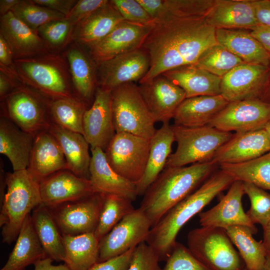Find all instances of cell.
I'll list each match as a JSON object with an SVG mask.
<instances>
[{"label":"cell","instance_id":"obj_29","mask_svg":"<svg viewBox=\"0 0 270 270\" xmlns=\"http://www.w3.org/2000/svg\"><path fill=\"white\" fill-rule=\"evenodd\" d=\"M34 136L26 132L6 117L0 118V153L8 158L13 171L27 169Z\"/></svg>","mask_w":270,"mask_h":270},{"label":"cell","instance_id":"obj_52","mask_svg":"<svg viewBox=\"0 0 270 270\" xmlns=\"http://www.w3.org/2000/svg\"><path fill=\"white\" fill-rule=\"evenodd\" d=\"M14 60L12 50L4 38L0 34V66L14 70Z\"/></svg>","mask_w":270,"mask_h":270},{"label":"cell","instance_id":"obj_37","mask_svg":"<svg viewBox=\"0 0 270 270\" xmlns=\"http://www.w3.org/2000/svg\"><path fill=\"white\" fill-rule=\"evenodd\" d=\"M232 244L249 270H264L267 252L262 241H256L253 234L258 230L244 226H234L225 229Z\"/></svg>","mask_w":270,"mask_h":270},{"label":"cell","instance_id":"obj_23","mask_svg":"<svg viewBox=\"0 0 270 270\" xmlns=\"http://www.w3.org/2000/svg\"><path fill=\"white\" fill-rule=\"evenodd\" d=\"M90 180L96 192L135 200L138 196L136 184L122 176L112 168L103 150L90 148Z\"/></svg>","mask_w":270,"mask_h":270},{"label":"cell","instance_id":"obj_19","mask_svg":"<svg viewBox=\"0 0 270 270\" xmlns=\"http://www.w3.org/2000/svg\"><path fill=\"white\" fill-rule=\"evenodd\" d=\"M42 204L50 208L96 192L90 180L68 170L58 171L40 183Z\"/></svg>","mask_w":270,"mask_h":270},{"label":"cell","instance_id":"obj_46","mask_svg":"<svg viewBox=\"0 0 270 270\" xmlns=\"http://www.w3.org/2000/svg\"><path fill=\"white\" fill-rule=\"evenodd\" d=\"M159 262L154 250L144 242L134 248L126 270H162Z\"/></svg>","mask_w":270,"mask_h":270},{"label":"cell","instance_id":"obj_9","mask_svg":"<svg viewBox=\"0 0 270 270\" xmlns=\"http://www.w3.org/2000/svg\"><path fill=\"white\" fill-rule=\"evenodd\" d=\"M50 100L26 85H16L3 100L2 115L22 130L35 136L48 130L52 122L48 110Z\"/></svg>","mask_w":270,"mask_h":270},{"label":"cell","instance_id":"obj_14","mask_svg":"<svg viewBox=\"0 0 270 270\" xmlns=\"http://www.w3.org/2000/svg\"><path fill=\"white\" fill-rule=\"evenodd\" d=\"M152 24L122 21L106 36L88 46L90 57L97 66L142 48Z\"/></svg>","mask_w":270,"mask_h":270},{"label":"cell","instance_id":"obj_54","mask_svg":"<svg viewBox=\"0 0 270 270\" xmlns=\"http://www.w3.org/2000/svg\"><path fill=\"white\" fill-rule=\"evenodd\" d=\"M16 85L7 71L0 69V96L3 100L14 89Z\"/></svg>","mask_w":270,"mask_h":270},{"label":"cell","instance_id":"obj_30","mask_svg":"<svg viewBox=\"0 0 270 270\" xmlns=\"http://www.w3.org/2000/svg\"><path fill=\"white\" fill-rule=\"evenodd\" d=\"M218 44L244 63L268 66L270 54L250 33L242 29H216Z\"/></svg>","mask_w":270,"mask_h":270},{"label":"cell","instance_id":"obj_7","mask_svg":"<svg viewBox=\"0 0 270 270\" xmlns=\"http://www.w3.org/2000/svg\"><path fill=\"white\" fill-rule=\"evenodd\" d=\"M188 248L212 270H244L246 267L225 229L201 226L190 230Z\"/></svg>","mask_w":270,"mask_h":270},{"label":"cell","instance_id":"obj_53","mask_svg":"<svg viewBox=\"0 0 270 270\" xmlns=\"http://www.w3.org/2000/svg\"><path fill=\"white\" fill-rule=\"evenodd\" d=\"M250 33L270 54V26L258 24Z\"/></svg>","mask_w":270,"mask_h":270},{"label":"cell","instance_id":"obj_49","mask_svg":"<svg viewBox=\"0 0 270 270\" xmlns=\"http://www.w3.org/2000/svg\"><path fill=\"white\" fill-rule=\"evenodd\" d=\"M136 247L132 248L118 256L103 262H98L88 270H126L130 266L132 253Z\"/></svg>","mask_w":270,"mask_h":270},{"label":"cell","instance_id":"obj_22","mask_svg":"<svg viewBox=\"0 0 270 270\" xmlns=\"http://www.w3.org/2000/svg\"><path fill=\"white\" fill-rule=\"evenodd\" d=\"M0 32L10 47L14 60L48 53L49 47L38 32L28 27L12 11L0 16Z\"/></svg>","mask_w":270,"mask_h":270},{"label":"cell","instance_id":"obj_33","mask_svg":"<svg viewBox=\"0 0 270 270\" xmlns=\"http://www.w3.org/2000/svg\"><path fill=\"white\" fill-rule=\"evenodd\" d=\"M47 258L34 228L31 214L25 219L14 246L0 270H24L28 266Z\"/></svg>","mask_w":270,"mask_h":270},{"label":"cell","instance_id":"obj_56","mask_svg":"<svg viewBox=\"0 0 270 270\" xmlns=\"http://www.w3.org/2000/svg\"><path fill=\"white\" fill-rule=\"evenodd\" d=\"M52 262L53 260L48 257L42 259L34 264V270H70L64 264L55 266L52 264Z\"/></svg>","mask_w":270,"mask_h":270},{"label":"cell","instance_id":"obj_31","mask_svg":"<svg viewBox=\"0 0 270 270\" xmlns=\"http://www.w3.org/2000/svg\"><path fill=\"white\" fill-rule=\"evenodd\" d=\"M174 142V132L170 123L162 124L150 140V149L146 166L140 181L136 184L138 196L144 194L165 168L171 154Z\"/></svg>","mask_w":270,"mask_h":270},{"label":"cell","instance_id":"obj_5","mask_svg":"<svg viewBox=\"0 0 270 270\" xmlns=\"http://www.w3.org/2000/svg\"><path fill=\"white\" fill-rule=\"evenodd\" d=\"M16 74L22 82L46 98L56 100L74 96L64 60L46 53L14 60Z\"/></svg>","mask_w":270,"mask_h":270},{"label":"cell","instance_id":"obj_11","mask_svg":"<svg viewBox=\"0 0 270 270\" xmlns=\"http://www.w3.org/2000/svg\"><path fill=\"white\" fill-rule=\"evenodd\" d=\"M152 224L138 208L125 216L99 241L101 262L124 254L146 242Z\"/></svg>","mask_w":270,"mask_h":270},{"label":"cell","instance_id":"obj_25","mask_svg":"<svg viewBox=\"0 0 270 270\" xmlns=\"http://www.w3.org/2000/svg\"><path fill=\"white\" fill-rule=\"evenodd\" d=\"M206 22L216 29L251 30L259 24L252 0H214Z\"/></svg>","mask_w":270,"mask_h":270},{"label":"cell","instance_id":"obj_43","mask_svg":"<svg viewBox=\"0 0 270 270\" xmlns=\"http://www.w3.org/2000/svg\"><path fill=\"white\" fill-rule=\"evenodd\" d=\"M243 183L244 194L250 202L246 214L254 224L264 227L270 220V194L252 184Z\"/></svg>","mask_w":270,"mask_h":270},{"label":"cell","instance_id":"obj_47","mask_svg":"<svg viewBox=\"0 0 270 270\" xmlns=\"http://www.w3.org/2000/svg\"><path fill=\"white\" fill-rule=\"evenodd\" d=\"M124 20L145 25H152L154 20L137 0H111Z\"/></svg>","mask_w":270,"mask_h":270},{"label":"cell","instance_id":"obj_3","mask_svg":"<svg viewBox=\"0 0 270 270\" xmlns=\"http://www.w3.org/2000/svg\"><path fill=\"white\" fill-rule=\"evenodd\" d=\"M234 180L221 170L215 172L196 190L170 209L152 226L146 242L160 261H166L182 228L219 194L227 189Z\"/></svg>","mask_w":270,"mask_h":270},{"label":"cell","instance_id":"obj_20","mask_svg":"<svg viewBox=\"0 0 270 270\" xmlns=\"http://www.w3.org/2000/svg\"><path fill=\"white\" fill-rule=\"evenodd\" d=\"M244 194L243 182L234 180L216 205L198 214L200 226L226 229L231 226H244L258 230L244 210L242 198Z\"/></svg>","mask_w":270,"mask_h":270},{"label":"cell","instance_id":"obj_35","mask_svg":"<svg viewBox=\"0 0 270 270\" xmlns=\"http://www.w3.org/2000/svg\"><path fill=\"white\" fill-rule=\"evenodd\" d=\"M65 264L70 270H88L98 263L99 241L94 234L62 235Z\"/></svg>","mask_w":270,"mask_h":270},{"label":"cell","instance_id":"obj_18","mask_svg":"<svg viewBox=\"0 0 270 270\" xmlns=\"http://www.w3.org/2000/svg\"><path fill=\"white\" fill-rule=\"evenodd\" d=\"M138 86L156 122L169 123L186 98L184 91L162 74Z\"/></svg>","mask_w":270,"mask_h":270},{"label":"cell","instance_id":"obj_16","mask_svg":"<svg viewBox=\"0 0 270 270\" xmlns=\"http://www.w3.org/2000/svg\"><path fill=\"white\" fill-rule=\"evenodd\" d=\"M268 70V66L242 64L222 78L220 94L229 102L260 99Z\"/></svg>","mask_w":270,"mask_h":270},{"label":"cell","instance_id":"obj_40","mask_svg":"<svg viewBox=\"0 0 270 270\" xmlns=\"http://www.w3.org/2000/svg\"><path fill=\"white\" fill-rule=\"evenodd\" d=\"M132 202L130 199L122 196L104 194L98 222L94 232L98 241L134 210Z\"/></svg>","mask_w":270,"mask_h":270},{"label":"cell","instance_id":"obj_21","mask_svg":"<svg viewBox=\"0 0 270 270\" xmlns=\"http://www.w3.org/2000/svg\"><path fill=\"white\" fill-rule=\"evenodd\" d=\"M270 151V141L264 129L236 132L216 153L212 161L218 166L238 164L256 158Z\"/></svg>","mask_w":270,"mask_h":270},{"label":"cell","instance_id":"obj_50","mask_svg":"<svg viewBox=\"0 0 270 270\" xmlns=\"http://www.w3.org/2000/svg\"><path fill=\"white\" fill-rule=\"evenodd\" d=\"M34 3L49 8L66 16L78 0H33Z\"/></svg>","mask_w":270,"mask_h":270},{"label":"cell","instance_id":"obj_12","mask_svg":"<svg viewBox=\"0 0 270 270\" xmlns=\"http://www.w3.org/2000/svg\"><path fill=\"white\" fill-rule=\"evenodd\" d=\"M104 194L96 192L49 208L62 234L77 236L94 233L98 222Z\"/></svg>","mask_w":270,"mask_h":270},{"label":"cell","instance_id":"obj_51","mask_svg":"<svg viewBox=\"0 0 270 270\" xmlns=\"http://www.w3.org/2000/svg\"><path fill=\"white\" fill-rule=\"evenodd\" d=\"M252 3L258 24L270 26V0H252Z\"/></svg>","mask_w":270,"mask_h":270},{"label":"cell","instance_id":"obj_4","mask_svg":"<svg viewBox=\"0 0 270 270\" xmlns=\"http://www.w3.org/2000/svg\"><path fill=\"white\" fill-rule=\"evenodd\" d=\"M6 192L0 204L2 240H16L26 216L42 204L40 182L27 170L6 173Z\"/></svg>","mask_w":270,"mask_h":270},{"label":"cell","instance_id":"obj_60","mask_svg":"<svg viewBox=\"0 0 270 270\" xmlns=\"http://www.w3.org/2000/svg\"><path fill=\"white\" fill-rule=\"evenodd\" d=\"M264 270H270V254H267L266 262Z\"/></svg>","mask_w":270,"mask_h":270},{"label":"cell","instance_id":"obj_2","mask_svg":"<svg viewBox=\"0 0 270 270\" xmlns=\"http://www.w3.org/2000/svg\"><path fill=\"white\" fill-rule=\"evenodd\" d=\"M212 160L166 167L143 195L139 208L156 224L173 206L196 190L215 172Z\"/></svg>","mask_w":270,"mask_h":270},{"label":"cell","instance_id":"obj_38","mask_svg":"<svg viewBox=\"0 0 270 270\" xmlns=\"http://www.w3.org/2000/svg\"><path fill=\"white\" fill-rule=\"evenodd\" d=\"M220 169L234 180L252 184L270 190V151L256 158L238 164H223Z\"/></svg>","mask_w":270,"mask_h":270},{"label":"cell","instance_id":"obj_15","mask_svg":"<svg viewBox=\"0 0 270 270\" xmlns=\"http://www.w3.org/2000/svg\"><path fill=\"white\" fill-rule=\"evenodd\" d=\"M100 87L110 90L126 83L140 81L150 66V57L142 48L97 65Z\"/></svg>","mask_w":270,"mask_h":270},{"label":"cell","instance_id":"obj_57","mask_svg":"<svg viewBox=\"0 0 270 270\" xmlns=\"http://www.w3.org/2000/svg\"><path fill=\"white\" fill-rule=\"evenodd\" d=\"M20 2V0H0V13L1 16H4L10 12Z\"/></svg>","mask_w":270,"mask_h":270},{"label":"cell","instance_id":"obj_58","mask_svg":"<svg viewBox=\"0 0 270 270\" xmlns=\"http://www.w3.org/2000/svg\"><path fill=\"white\" fill-rule=\"evenodd\" d=\"M262 244L267 252V254H270V220L264 227H262Z\"/></svg>","mask_w":270,"mask_h":270},{"label":"cell","instance_id":"obj_1","mask_svg":"<svg viewBox=\"0 0 270 270\" xmlns=\"http://www.w3.org/2000/svg\"><path fill=\"white\" fill-rule=\"evenodd\" d=\"M214 0H164L142 48L150 68L139 84L148 82L171 69L196 64L201 54L218 44L216 28L206 17Z\"/></svg>","mask_w":270,"mask_h":270},{"label":"cell","instance_id":"obj_28","mask_svg":"<svg viewBox=\"0 0 270 270\" xmlns=\"http://www.w3.org/2000/svg\"><path fill=\"white\" fill-rule=\"evenodd\" d=\"M48 130L60 146L66 160V170L78 177L90 180V145L83 134L66 129L53 122Z\"/></svg>","mask_w":270,"mask_h":270},{"label":"cell","instance_id":"obj_26","mask_svg":"<svg viewBox=\"0 0 270 270\" xmlns=\"http://www.w3.org/2000/svg\"><path fill=\"white\" fill-rule=\"evenodd\" d=\"M229 103L221 94L185 98L174 114V124L185 127L208 125Z\"/></svg>","mask_w":270,"mask_h":270},{"label":"cell","instance_id":"obj_44","mask_svg":"<svg viewBox=\"0 0 270 270\" xmlns=\"http://www.w3.org/2000/svg\"><path fill=\"white\" fill-rule=\"evenodd\" d=\"M162 270H212L200 261L188 247L176 242Z\"/></svg>","mask_w":270,"mask_h":270},{"label":"cell","instance_id":"obj_27","mask_svg":"<svg viewBox=\"0 0 270 270\" xmlns=\"http://www.w3.org/2000/svg\"><path fill=\"white\" fill-rule=\"evenodd\" d=\"M162 74L182 88L186 98L220 94L222 78L196 64L176 68Z\"/></svg>","mask_w":270,"mask_h":270},{"label":"cell","instance_id":"obj_10","mask_svg":"<svg viewBox=\"0 0 270 270\" xmlns=\"http://www.w3.org/2000/svg\"><path fill=\"white\" fill-rule=\"evenodd\" d=\"M150 149V140L126 132H116L104 152L112 168L136 184L144 172Z\"/></svg>","mask_w":270,"mask_h":270},{"label":"cell","instance_id":"obj_17","mask_svg":"<svg viewBox=\"0 0 270 270\" xmlns=\"http://www.w3.org/2000/svg\"><path fill=\"white\" fill-rule=\"evenodd\" d=\"M116 133L112 108V90L98 86L91 107L83 118V136L90 148L104 151Z\"/></svg>","mask_w":270,"mask_h":270},{"label":"cell","instance_id":"obj_24","mask_svg":"<svg viewBox=\"0 0 270 270\" xmlns=\"http://www.w3.org/2000/svg\"><path fill=\"white\" fill-rule=\"evenodd\" d=\"M27 170L40 182L58 171L66 170L60 146L48 130L34 136Z\"/></svg>","mask_w":270,"mask_h":270},{"label":"cell","instance_id":"obj_42","mask_svg":"<svg viewBox=\"0 0 270 270\" xmlns=\"http://www.w3.org/2000/svg\"><path fill=\"white\" fill-rule=\"evenodd\" d=\"M30 28L37 31L42 26L55 20H64L62 14L34 3L32 0H20L10 10Z\"/></svg>","mask_w":270,"mask_h":270},{"label":"cell","instance_id":"obj_8","mask_svg":"<svg viewBox=\"0 0 270 270\" xmlns=\"http://www.w3.org/2000/svg\"><path fill=\"white\" fill-rule=\"evenodd\" d=\"M112 108L116 132H126L150 140L157 129L138 86L134 82L112 90Z\"/></svg>","mask_w":270,"mask_h":270},{"label":"cell","instance_id":"obj_45","mask_svg":"<svg viewBox=\"0 0 270 270\" xmlns=\"http://www.w3.org/2000/svg\"><path fill=\"white\" fill-rule=\"evenodd\" d=\"M74 27L65 20H55L42 26L37 32L48 47L57 48L62 46L70 37L72 38Z\"/></svg>","mask_w":270,"mask_h":270},{"label":"cell","instance_id":"obj_34","mask_svg":"<svg viewBox=\"0 0 270 270\" xmlns=\"http://www.w3.org/2000/svg\"><path fill=\"white\" fill-rule=\"evenodd\" d=\"M32 222L47 257L64 262L65 251L62 234L48 208L40 204L31 214Z\"/></svg>","mask_w":270,"mask_h":270},{"label":"cell","instance_id":"obj_6","mask_svg":"<svg viewBox=\"0 0 270 270\" xmlns=\"http://www.w3.org/2000/svg\"><path fill=\"white\" fill-rule=\"evenodd\" d=\"M172 128L177 148L170 156L166 167L212 161L218 150L233 135L208 125L190 128L174 124Z\"/></svg>","mask_w":270,"mask_h":270},{"label":"cell","instance_id":"obj_36","mask_svg":"<svg viewBox=\"0 0 270 270\" xmlns=\"http://www.w3.org/2000/svg\"><path fill=\"white\" fill-rule=\"evenodd\" d=\"M66 56L72 80L78 98L85 102H89L93 96L96 81V64L78 46H72Z\"/></svg>","mask_w":270,"mask_h":270},{"label":"cell","instance_id":"obj_55","mask_svg":"<svg viewBox=\"0 0 270 270\" xmlns=\"http://www.w3.org/2000/svg\"><path fill=\"white\" fill-rule=\"evenodd\" d=\"M146 12L154 20L161 12L164 0H137Z\"/></svg>","mask_w":270,"mask_h":270},{"label":"cell","instance_id":"obj_59","mask_svg":"<svg viewBox=\"0 0 270 270\" xmlns=\"http://www.w3.org/2000/svg\"><path fill=\"white\" fill-rule=\"evenodd\" d=\"M269 70L265 86L260 100L270 103V62L268 65Z\"/></svg>","mask_w":270,"mask_h":270},{"label":"cell","instance_id":"obj_61","mask_svg":"<svg viewBox=\"0 0 270 270\" xmlns=\"http://www.w3.org/2000/svg\"><path fill=\"white\" fill-rule=\"evenodd\" d=\"M263 129L266 132L270 141V120L266 123Z\"/></svg>","mask_w":270,"mask_h":270},{"label":"cell","instance_id":"obj_41","mask_svg":"<svg viewBox=\"0 0 270 270\" xmlns=\"http://www.w3.org/2000/svg\"><path fill=\"white\" fill-rule=\"evenodd\" d=\"M243 63L244 62L238 57L217 44L206 50L196 64L222 78L232 69Z\"/></svg>","mask_w":270,"mask_h":270},{"label":"cell","instance_id":"obj_32","mask_svg":"<svg viewBox=\"0 0 270 270\" xmlns=\"http://www.w3.org/2000/svg\"><path fill=\"white\" fill-rule=\"evenodd\" d=\"M124 19L111 0L78 24L72 38L89 46L106 36Z\"/></svg>","mask_w":270,"mask_h":270},{"label":"cell","instance_id":"obj_39","mask_svg":"<svg viewBox=\"0 0 270 270\" xmlns=\"http://www.w3.org/2000/svg\"><path fill=\"white\" fill-rule=\"evenodd\" d=\"M86 102L76 96L50 100L48 110L52 122L70 131L83 134Z\"/></svg>","mask_w":270,"mask_h":270},{"label":"cell","instance_id":"obj_48","mask_svg":"<svg viewBox=\"0 0 270 270\" xmlns=\"http://www.w3.org/2000/svg\"><path fill=\"white\" fill-rule=\"evenodd\" d=\"M108 0H78L70 13L65 16V20L75 26L80 22L90 16L101 7L106 4Z\"/></svg>","mask_w":270,"mask_h":270},{"label":"cell","instance_id":"obj_13","mask_svg":"<svg viewBox=\"0 0 270 270\" xmlns=\"http://www.w3.org/2000/svg\"><path fill=\"white\" fill-rule=\"evenodd\" d=\"M270 120V103L260 99L230 102L208 126L219 130L242 132L263 129Z\"/></svg>","mask_w":270,"mask_h":270},{"label":"cell","instance_id":"obj_62","mask_svg":"<svg viewBox=\"0 0 270 270\" xmlns=\"http://www.w3.org/2000/svg\"><path fill=\"white\" fill-rule=\"evenodd\" d=\"M244 270H248V268H246Z\"/></svg>","mask_w":270,"mask_h":270}]
</instances>
